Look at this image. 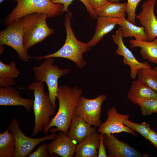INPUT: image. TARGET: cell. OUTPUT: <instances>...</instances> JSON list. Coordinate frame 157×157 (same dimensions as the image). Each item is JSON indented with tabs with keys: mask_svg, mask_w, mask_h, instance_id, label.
<instances>
[{
	"mask_svg": "<svg viewBox=\"0 0 157 157\" xmlns=\"http://www.w3.org/2000/svg\"><path fill=\"white\" fill-rule=\"evenodd\" d=\"M0 32V45H5L13 49L19 58L25 62L31 58L23 44V22L22 18L15 20Z\"/></svg>",
	"mask_w": 157,
	"mask_h": 157,
	"instance_id": "obj_8",
	"label": "cell"
},
{
	"mask_svg": "<svg viewBox=\"0 0 157 157\" xmlns=\"http://www.w3.org/2000/svg\"><path fill=\"white\" fill-rule=\"evenodd\" d=\"M123 123L133 131H136L146 139L151 129L149 125L145 122L140 124L134 123L129 119H125Z\"/></svg>",
	"mask_w": 157,
	"mask_h": 157,
	"instance_id": "obj_27",
	"label": "cell"
},
{
	"mask_svg": "<svg viewBox=\"0 0 157 157\" xmlns=\"http://www.w3.org/2000/svg\"><path fill=\"white\" fill-rule=\"evenodd\" d=\"M27 88L34 92L33 108L35 124L32 136L34 137L49 124L50 117L55 114L56 106L51 103L48 94L45 92L44 82L33 81L28 86Z\"/></svg>",
	"mask_w": 157,
	"mask_h": 157,
	"instance_id": "obj_3",
	"label": "cell"
},
{
	"mask_svg": "<svg viewBox=\"0 0 157 157\" xmlns=\"http://www.w3.org/2000/svg\"><path fill=\"white\" fill-rule=\"evenodd\" d=\"M45 14L34 13L22 17L23 22V44L27 50L44 40L54 32L48 26Z\"/></svg>",
	"mask_w": 157,
	"mask_h": 157,
	"instance_id": "obj_5",
	"label": "cell"
},
{
	"mask_svg": "<svg viewBox=\"0 0 157 157\" xmlns=\"http://www.w3.org/2000/svg\"><path fill=\"white\" fill-rule=\"evenodd\" d=\"M138 78L144 82L157 94V70L151 68H142L138 70Z\"/></svg>",
	"mask_w": 157,
	"mask_h": 157,
	"instance_id": "obj_24",
	"label": "cell"
},
{
	"mask_svg": "<svg viewBox=\"0 0 157 157\" xmlns=\"http://www.w3.org/2000/svg\"><path fill=\"white\" fill-rule=\"evenodd\" d=\"M14 78H0V87H8L16 85Z\"/></svg>",
	"mask_w": 157,
	"mask_h": 157,
	"instance_id": "obj_33",
	"label": "cell"
},
{
	"mask_svg": "<svg viewBox=\"0 0 157 157\" xmlns=\"http://www.w3.org/2000/svg\"><path fill=\"white\" fill-rule=\"evenodd\" d=\"M34 99L22 97L20 92L12 87L0 88V105L1 106H23L27 111L33 108Z\"/></svg>",
	"mask_w": 157,
	"mask_h": 157,
	"instance_id": "obj_15",
	"label": "cell"
},
{
	"mask_svg": "<svg viewBox=\"0 0 157 157\" xmlns=\"http://www.w3.org/2000/svg\"><path fill=\"white\" fill-rule=\"evenodd\" d=\"M104 143L108 151V157H145L147 154L141 153L125 142L119 141L113 134H104Z\"/></svg>",
	"mask_w": 157,
	"mask_h": 157,
	"instance_id": "obj_12",
	"label": "cell"
},
{
	"mask_svg": "<svg viewBox=\"0 0 157 157\" xmlns=\"http://www.w3.org/2000/svg\"><path fill=\"white\" fill-rule=\"evenodd\" d=\"M137 104L140 106L143 115H149L157 113V99L138 100Z\"/></svg>",
	"mask_w": 157,
	"mask_h": 157,
	"instance_id": "obj_26",
	"label": "cell"
},
{
	"mask_svg": "<svg viewBox=\"0 0 157 157\" xmlns=\"http://www.w3.org/2000/svg\"><path fill=\"white\" fill-rule=\"evenodd\" d=\"M20 74V72L16 67L15 62H11L7 65L0 61V78H14Z\"/></svg>",
	"mask_w": 157,
	"mask_h": 157,
	"instance_id": "obj_25",
	"label": "cell"
},
{
	"mask_svg": "<svg viewBox=\"0 0 157 157\" xmlns=\"http://www.w3.org/2000/svg\"><path fill=\"white\" fill-rule=\"evenodd\" d=\"M113 41L117 46L115 52L117 54L122 56L124 64L128 65L130 69L131 78L134 79L137 76L138 71L142 68H151L148 62L139 61L135 58L131 51L124 45L122 40L120 27L116 31L115 34L112 36Z\"/></svg>",
	"mask_w": 157,
	"mask_h": 157,
	"instance_id": "obj_10",
	"label": "cell"
},
{
	"mask_svg": "<svg viewBox=\"0 0 157 157\" xmlns=\"http://www.w3.org/2000/svg\"><path fill=\"white\" fill-rule=\"evenodd\" d=\"M95 33L92 39L87 43L91 47L95 46L105 35L110 32L117 24L119 18L103 16L97 17Z\"/></svg>",
	"mask_w": 157,
	"mask_h": 157,
	"instance_id": "obj_19",
	"label": "cell"
},
{
	"mask_svg": "<svg viewBox=\"0 0 157 157\" xmlns=\"http://www.w3.org/2000/svg\"><path fill=\"white\" fill-rule=\"evenodd\" d=\"M53 3L55 4L61 3L63 5V13L65 12H67L72 15V13L70 12L68 10V7L72 2L74 0H50ZM81 1L86 7L91 17L92 18H95L98 16L95 11L92 8L90 5L88 0H79Z\"/></svg>",
	"mask_w": 157,
	"mask_h": 157,
	"instance_id": "obj_28",
	"label": "cell"
},
{
	"mask_svg": "<svg viewBox=\"0 0 157 157\" xmlns=\"http://www.w3.org/2000/svg\"><path fill=\"white\" fill-rule=\"evenodd\" d=\"M88 3L94 10L103 7L110 2L108 0H88Z\"/></svg>",
	"mask_w": 157,
	"mask_h": 157,
	"instance_id": "obj_31",
	"label": "cell"
},
{
	"mask_svg": "<svg viewBox=\"0 0 157 157\" xmlns=\"http://www.w3.org/2000/svg\"><path fill=\"white\" fill-rule=\"evenodd\" d=\"M146 139L149 141L157 148V132L156 131L151 129Z\"/></svg>",
	"mask_w": 157,
	"mask_h": 157,
	"instance_id": "obj_34",
	"label": "cell"
},
{
	"mask_svg": "<svg viewBox=\"0 0 157 157\" xmlns=\"http://www.w3.org/2000/svg\"><path fill=\"white\" fill-rule=\"evenodd\" d=\"M142 0H128L126 12L128 15L127 20L136 25L135 10L139 3Z\"/></svg>",
	"mask_w": 157,
	"mask_h": 157,
	"instance_id": "obj_29",
	"label": "cell"
},
{
	"mask_svg": "<svg viewBox=\"0 0 157 157\" xmlns=\"http://www.w3.org/2000/svg\"><path fill=\"white\" fill-rule=\"evenodd\" d=\"M129 42L131 48H140V53L143 58L152 63L157 64V37L151 41L135 39H131Z\"/></svg>",
	"mask_w": 157,
	"mask_h": 157,
	"instance_id": "obj_20",
	"label": "cell"
},
{
	"mask_svg": "<svg viewBox=\"0 0 157 157\" xmlns=\"http://www.w3.org/2000/svg\"><path fill=\"white\" fill-rule=\"evenodd\" d=\"M109 2H111L119 3L120 0H108Z\"/></svg>",
	"mask_w": 157,
	"mask_h": 157,
	"instance_id": "obj_35",
	"label": "cell"
},
{
	"mask_svg": "<svg viewBox=\"0 0 157 157\" xmlns=\"http://www.w3.org/2000/svg\"><path fill=\"white\" fill-rule=\"evenodd\" d=\"M13 0L17 4L6 17L4 22L5 26L17 19L32 13H44L49 17H54L63 13V5L54 3L50 0Z\"/></svg>",
	"mask_w": 157,
	"mask_h": 157,
	"instance_id": "obj_4",
	"label": "cell"
},
{
	"mask_svg": "<svg viewBox=\"0 0 157 157\" xmlns=\"http://www.w3.org/2000/svg\"><path fill=\"white\" fill-rule=\"evenodd\" d=\"M107 119L99 126L98 132L109 135L111 134L126 132L137 136V134L123 123V121L130 117L129 115L118 113L114 106L110 108L107 112Z\"/></svg>",
	"mask_w": 157,
	"mask_h": 157,
	"instance_id": "obj_11",
	"label": "cell"
},
{
	"mask_svg": "<svg viewBox=\"0 0 157 157\" xmlns=\"http://www.w3.org/2000/svg\"><path fill=\"white\" fill-rule=\"evenodd\" d=\"M72 16L68 13L65 15L64 25L66 30V37L63 45L53 53L41 57H32V58L38 60L49 57L64 58L74 62L78 68H82L85 67L87 62L83 59V54L89 51L90 47L87 43L78 40L75 37L71 25Z\"/></svg>",
	"mask_w": 157,
	"mask_h": 157,
	"instance_id": "obj_2",
	"label": "cell"
},
{
	"mask_svg": "<svg viewBox=\"0 0 157 157\" xmlns=\"http://www.w3.org/2000/svg\"><path fill=\"white\" fill-rule=\"evenodd\" d=\"M83 93L82 90L76 87L59 86L57 96L59 101L58 110L55 116L51 118L48 125L43 129L46 134L49 129L51 133L61 131L67 134L75 108Z\"/></svg>",
	"mask_w": 157,
	"mask_h": 157,
	"instance_id": "obj_1",
	"label": "cell"
},
{
	"mask_svg": "<svg viewBox=\"0 0 157 157\" xmlns=\"http://www.w3.org/2000/svg\"><path fill=\"white\" fill-rule=\"evenodd\" d=\"M154 69H156V70H157V66L156 67L154 68Z\"/></svg>",
	"mask_w": 157,
	"mask_h": 157,
	"instance_id": "obj_37",
	"label": "cell"
},
{
	"mask_svg": "<svg viewBox=\"0 0 157 157\" xmlns=\"http://www.w3.org/2000/svg\"><path fill=\"white\" fill-rule=\"evenodd\" d=\"M117 24L120 26L122 38L134 37L136 40L149 41L143 26H136L128 21L125 17L119 18Z\"/></svg>",
	"mask_w": 157,
	"mask_h": 157,
	"instance_id": "obj_21",
	"label": "cell"
},
{
	"mask_svg": "<svg viewBox=\"0 0 157 157\" xmlns=\"http://www.w3.org/2000/svg\"><path fill=\"white\" fill-rule=\"evenodd\" d=\"M107 96L100 94L96 98L89 99L81 96L75 108L74 115L78 116L92 126L101 124V106Z\"/></svg>",
	"mask_w": 157,
	"mask_h": 157,
	"instance_id": "obj_9",
	"label": "cell"
},
{
	"mask_svg": "<svg viewBox=\"0 0 157 157\" xmlns=\"http://www.w3.org/2000/svg\"><path fill=\"white\" fill-rule=\"evenodd\" d=\"M38 66L33 68L35 81H41L46 84L49 99L55 106L58 90V79L70 71V69H62L56 65H53L55 60L53 58H48Z\"/></svg>",
	"mask_w": 157,
	"mask_h": 157,
	"instance_id": "obj_6",
	"label": "cell"
},
{
	"mask_svg": "<svg viewBox=\"0 0 157 157\" xmlns=\"http://www.w3.org/2000/svg\"><path fill=\"white\" fill-rule=\"evenodd\" d=\"M4 0H0V3H1Z\"/></svg>",
	"mask_w": 157,
	"mask_h": 157,
	"instance_id": "obj_36",
	"label": "cell"
},
{
	"mask_svg": "<svg viewBox=\"0 0 157 157\" xmlns=\"http://www.w3.org/2000/svg\"><path fill=\"white\" fill-rule=\"evenodd\" d=\"M76 144L67 134L60 131L54 140L48 144L47 149L50 156L55 154L63 157H72Z\"/></svg>",
	"mask_w": 157,
	"mask_h": 157,
	"instance_id": "obj_14",
	"label": "cell"
},
{
	"mask_svg": "<svg viewBox=\"0 0 157 157\" xmlns=\"http://www.w3.org/2000/svg\"><path fill=\"white\" fill-rule=\"evenodd\" d=\"M96 131L76 144L74 157H97L100 134Z\"/></svg>",
	"mask_w": 157,
	"mask_h": 157,
	"instance_id": "obj_17",
	"label": "cell"
},
{
	"mask_svg": "<svg viewBox=\"0 0 157 157\" xmlns=\"http://www.w3.org/2000/svg\"><path fill=\"white\" fill-rule=\"evenodd\" d=\"M100 142L98 150V157H108L107 155L104 143V134L100 135Z\"/></svg>",
	"mask_w": 157,
	"mask_h": 157,
	"instance_id": "obj_32",
	"label": "cell"
},
{
	"mask_svg": "<svg viewBox=\"0 0 157 157\" xmlns=\"http://www.w3.org/2000/svg\"><path fill=\"white\" fill-rule=\"evenodd\" d=\"M127 3L109 2L95 11L98 16L121 18L125 17Z\"/></svg>",
	"mask_w": 157,
	"mask_h": 157,
	"instance_id": "obj_22",
	"label": "cell"
},
{
	"mask_svg": "<svg viewBox=\"0 0 157 157\" xmlns=\"http://www.w3.org/2000/svg\"><path fill=\"white\" fill-rule=\"evenodd\" d=\"M46 142L41 144L35 151L33 152L28 157H49L50 155L47 149Z\"/></svg>",
	"mask_w": 157,
	"mask_h": 157,
	"instance_id": "obj_30",
	"label": "cell"
},
{
	"mask_svg": "<svg viewBox=\"0 0 157 157\" xmlns=\"http://www.w3.org/2000/svg\"><path fill=\"white\" fill-rule=\"evenodd\" d=\"M156 0H148L144 2L141 5V12L136 16L144 27L149 41L157 37V18L154 13Z\"/></svg>",
	"mask_w": 157,
	"mask_h": 157,
	"instance_id": "obj_13",
	"label": "cell"
},
{
	"mask_svg": "<svg viewBox=\"0 0 157 157\" xmlns=\"http://www.w3.org/2000/svg\"><path fill=\"white\" fill-rule=\"evenodd\" d=\"M127 97L132 103L137 104L139 100L157 99V94L138 78L132 83Z\"/></svg>",
	"mask_w": 157,
	"mask_h": 157,
	"instance_id": "obj_18",
	"label": "cell"
},
{
	"mask_svg": "<svg viewBox=\"0 0 157 157\" xmlns=\"http://www.w3.org/2000/svg\"><path fill=\"white\" fill-rule=\"evenodd\" d=\"M91 126L81 118L74 115L67 135L78 143L96 131V127H92Z\"/></svg>",
	"mask_w": 157,
	"mask_h": 157,
	"instance_id": "obj_16",
	"label": "cell"
},
{
	"mask_svg": "<svg viewBox=\"0 0 157 157\" xmlns=\"http://www.w3.org/2000/svg\"><path fill=\"white\" fill-rule=\"evenodd\" d=\"M13 134L15 142L14 157H26L33 152L35 147L39 144L47 140H54L58 134L51 133L37 138L27 136L22 131L16 117L11 121L7 128Z\"/></svg>",
	"mask_w": 157,
	"mask_h": 157,
	"instance_id": "obj_7",
	"label": "cell"
},
{
	"mask_svg": "<svg viewBox=\"0 0 157 157\" xmlns=\"http://www.w3.org/2000/svg\"><path fill=\"white\" fill-rule=\"evenodd\" d=\"M7 128L0 133V157H14L15 142L14 136Z\"/></svg>",
	"mask_w": 157,
	"mask_h": 157,
	"instance_id": "obj_23",
	"label": "cell"
}]
</instances>
